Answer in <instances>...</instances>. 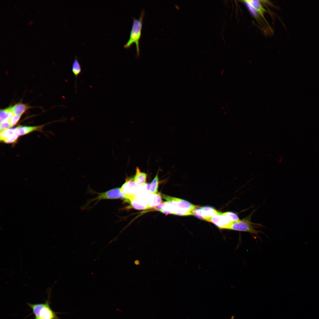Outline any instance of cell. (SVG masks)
Masks as SVG:
<instances>
[{"label": "cell", "mask_w": 319, "mask_h": 319, "mask_svg": "<svg viewBox=\"0 0 319 319\" xmlns=\"http://www.w3.org/2000/svg\"><path fill=\"white\" fill-rule=\"evenodd\" d=\"M40 126H18L15 128L14 134L18 136L28 134L40 128Z\"/></svg>", "instance_id": "4fadbf2b"}, {"label": "cell", "mask_w": 319, "mask_h": 319, "mask_svg": "<svg viewBox=\"0 0 319 319\" xmlns=\"http://www.w3.org/2000/svg\"><path fill=\"white\" fill-rule=\"evenodd\" d=\"M11 108L14 114L21 115L27 109V106L24 104L19 103L14 105Z\"/></svg>", "instance_id": "2e32d148"}, {"label": "cell", "mask_w": 319, "mask_h": 319, "mask_svg": "<svg viewBox=\"0 0 319 319\" xmlns=\"http://www.w3.org/2000/svg\"><path fill=\"white\" fill-rule=\"evenodd\" d=\"M144 10L142 9L140 16L138 19L133 17V21L131 30L130 31L129 38L127 42L123 45L124 48H128L133 43L136 45V56L140 55L139 40L141 35V30L143 24V20L144 14Z\"/></svg>", "instance_id": "7a4b0ae2"}, {"label": "cell", "mask_w": 319, "mask_h": 319, "mask_svg": "<svg viewBox=\"0 0 319 319\" xmlns=\"http://www.w3.org/2000/svg\"><path fill=\"white\" fill-rule=\"evenodd\" d=\"M167 201H162L157 205L152 208L150 209L151 210L160 211L163 209V207L166 204ZM150 210V209H149Z\"/></svg>", "instance_id": "44dd1931"}, {"label": "cell", "mask_w": 319, "mask_h": 319, "mask_svg": "<svg viewBox=\"0 0 319 319\" xmlns=\"http://www.w3.org/2000/svg\"><path fill=\"white\" fill-rule=\"evenodd\" d=\"M21 115L15 114L12 116L9 121L11 127L16 124L21 117Z\"/></svg>", "instance_id": "d6986e66"}, {"label": "cell", "mask_w": 319, "mask_h": 319, "mask_svg": "<svg viewBox=\"0 0 319 319\" xmlns=\"http://www.w3.org/2000/svg\"><path fill=\"white\" fill-rule=\"evenodd\" d=\"M49 300L43 303L32 304L27 303L31 309L35 316L44 319H60L57 316L59 313L54 311L51 308Z\"/></svg>", "instance_id": "277c9868"}, {"label": "cell", "mask_w": 319, "mask_h": 319, "mask_svg": "<svg viewBox=\"0 0 319 319\" xmlns=\"http://www.w3.org/2000/svg\"><path fill=\"white\" fill-rule=\"evenodd\" d=\"M193 215L200 219L208 222L211 218L218 214L219 212L210 206L200 207L198 206L193 210Z\"/></svg>", "instance_id": "52a82bcc"}, {"label": "cell", "mask_w": 319, "mask_h": 319, "mask_svg": "<svg viewBox=\"0 0 319 319\" xmlns=\"http://www.w3.org/2000/svg\"><path fill=\"white\" fill-rule=\"evenodd\" d=\"M15 128H10L0 132V140L4 141L12 136L14 133Z\"/></svg>", "instance_id": "ac0fdd59"}, {"label": "cell", "mask_w": 319, "mask_h": 319, "mask_svg": "<svg viewBox=\"0 0 319 319\" xmlns=\"http://www.w3.org/2000/svg\"><path fill=\"white\" fill-rule=\"evenodd\" d=\"M234 317L232 316L231 317V319H234Z\"/></svg>", "instance_id": "cb8c5ba5"}, {"label": "cell", "mask_w": 319, "mask_h": 319, "mask_svg": "<svg viewBox=\"0 0 319 319\" xmlns=\"http://www.w3.org/2000/svg\"><path fill=\"white\" fill-rule=\"evenodd\" d=\"M158 172H157L154 178L150 184L149 192L154 194L158 193Z\"/></svg>", "instance_id": "e0dca14e"}, {"label": "cell", "mask_w": 319, "mask_h": 319, "mask_svg": "<svg viewBox=\"0 0 319 319\" xmlns=\"http://www.w3.org/2000/svg\"><path fill=\"white\" fill-rule=\"evenodd\" d=\"M160 193L154 194L148 192L145 196L144 201L147 203L150 209L162 201Z\"/></svg>", "instance_id": "9c48e42d"}, {"label": "cell", "mask_w": 319, "mask_h": 319, "mask_svg": "<svg viewBox=\"0 0 319 319\" xmlns=\"http://www.w3.org/2000/svg\"><path fill=\"white\" fill-rule=\"evenodd\" d=\"M134 209L138 210H149L150 208L147 203L137 199L135 197L129 200L128 202Z\"/></svg>", "instance_id": "7c38bea8"}, {"label": "cell", "mask_w": 319, "mask_h": 319, "mask_svg": "<svg viewBox=\"0 0 319 319\" xmlns=\"http://www.w3.org/2000/svg\"><path fill=\"white\" fill-rule=\"evenodd\" d=\"M252 214L242 219L235 222L232 225L230 230L249 232L251 234L257 235L260 232L255 228V226L261 225L251 222L250 218Z\"/></svg>", "instance_id": "5b68a950"}, {"label": "cell", "mask_w": 319, "mask_h": 319, "mask_svg": "<svg viewBox=\"0 0 319 319\" xmlns=\"http://www.w3.org/2000/svg\"><path fill=\"white\" fill-rule=\"evenodd\" d=\"M138 187L133 178L126 179L120 188L121 192L125 195L124 201L128 202L130 199L135 197Z\"/></svg>", "instance_id": "8992f818"}, {"label": "cell", "mask_w": 319, "mask_h": 319, "mask_svg": "<svg viewBox=\"0 0 319 319\" xmlns=\"http://www.w3.org/2000/svg\"><path fill=\"white\" fill-rule=\"evenodd\" d=\"M125 195L122 193L119 188H115L107 191L98 194L97 196L94 199V200L99 201L103 199H124Z\"/></svg>", "instance_id": "ba28073f"}, {"label": "cell", "mask_w": 319, "mask_h": 319, "mask_svg": "<svg viewBox=\"0 0 319 319\" xmlns=\"http://www.w3.org/2000/svg\"><path fill=\"white\" fill-rule=\"evenodd\" d=\"M34 319H44L41 318H40L38 317L35 316Z\"/></svg>", "instance_id": "603a6c76"}, {"label": "cell", "mask_w": 319, "mask_h": 319, "mask_svg": "<svg viewBox=\"0 0 319 319\" xmlns=\"http://www.w3.org/2000/svg\"><path fill=\"white\" fill-rule=\"evenodd\" d=\"M167 201L160 212L166 214L187 216L193 215V210L198 206L183 199L161 194Z\"/></svg>", "instance_id": "6da1fadb"}, {"label": "cell", "mask_w": 319, "mask_h": 319, "mask_svg": "<svg viewBox=\"0 0 319 319\" xmlns=\"http://www.w3.org/2000/svg\"><path fill=\"white\" fill-rule=\"evenodd\" d=\"M14 114L12 111L11 107L1 110L0 113V122L9 121Z\"/></svg>", "instance_id": "9a60e30c"}, {"label": "cell", "mask_w": 319, "mask_h": 319, "mask_svg": "<svg viewBox=\"0 0 319 319\" xmlns=\"http://www.w3.org/2000/svg\"><path fill=\"white\" fill-rule=\"evenodd\" d=\"M18 137V136L15 135V134H14L12 136L5 141L4 142L5 143L7 144L14 143L16 141Z\"/></svg>", "instance_id": "7402d4cb"}, {"label": "cell", "mask_w": 319, "mask_h": 319, "mask_svg": "<svg viewBox=\"0 0 319 319\" xmlns=\"http://www.w3.org/2000/svg\"><path fill=\"white\" fill-rule=\"evenodd\" d=\"M136 173L133 178L134 182L138 186L144 185L146 183L147 174L141 172L138 167H136Z\"/></svg>", "instance_id": "8fae6325"}, {"label": "cell", "mask_w": 319, "mask_h": 319, "mask_svg": "<svg viewBox=\"0 0 319 319\" xmlns=\"http://www.w3.org/2000/svg\"><path fill=\"white\" fill-rule=\"evenodd\" d=\"M246 1L259 14L266 22L268 23L264 16L265 13L267 11L262 6L259 0H248Z\"/></svg>", "instance_id": "30bf717a"}, {"label": "cell", "mask_w": 319, "mask_h": 319, "mask_svg": "<svg viewBox=\"0 0 319 319\" xmlns=\"http://www.w3.org/2000/svg\"><path fill=\"white\" fill-rule=\"evenodd\" d=\"M240 220L235 213L231 212L223 213L219 212L218 214L211 218L208 221L220 229H230L232 225Z\"/></svg>", "instance_id": "3957f363"}, {"label": "cell", "mask_w": 319, "mask_h": 319, "mask_svg": "<svg viewBox=\"0 0 319 319\" xmlns=\"http://www.w3.org/2000/svg\"><path fill=\"white\" fill-rule=\"evenodd\" d=\"M11 127L9 121H7L0 123V132H2Z\"/></svg>", "instance_id": "ffe728a7"}, {"label": "cell", "mask_w": 319, "mask_h": 319, "mask_svg": "<svg viewBox=\"0 0 319 319\" xmlns=\"http://www.w3.org/2000/svg\"><path fill=\"white\" fill-rule=\"evenodd\" d=\"M71 70L75 77V88L77 89V78L82 72V67L76 56H75L72 64Z\"/></svg>", "instance_id": "5bb4252c"}]
</instances>
